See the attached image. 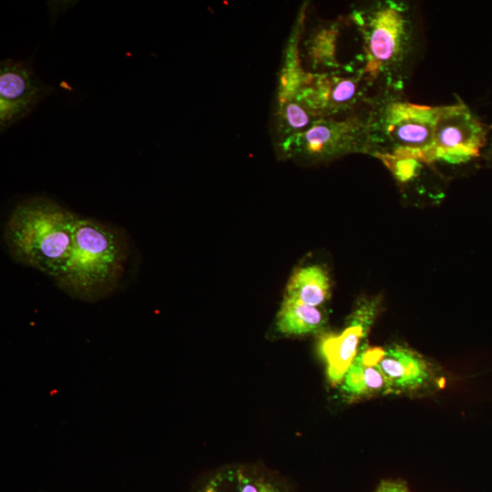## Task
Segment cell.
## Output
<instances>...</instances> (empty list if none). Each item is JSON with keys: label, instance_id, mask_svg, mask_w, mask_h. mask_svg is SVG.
<instances>
[{"label": "cell", "instance_id": "7a4b0ae2", "mask_svg": "<svg viewBox=\"0 0 492 492\" xmlns=\"http://www.w3.org/2000/svg\"><path fill=\"white\" fill-rule=\"evenodd\" d=\"M350 20L362 36L359 70L369 86L401 92L415 46V26L407 5L373 2L354 8Z\"/></svg>", "mask_w": 492, "mask_h": 492}, {"label": "cell", "instance_id": "3957f363", "mask_svg": "<svg viewBox=\"0 0 492 492\" xmlns=\"http://www.w3.org/2000/svg\"><path fill=\"white\" fill-rule=\"evenodd\" d=\"M129 256L130 246L123 231L78 216L69 263L54 280L55 284L71 298L99 301L119 287Z\"/></svg>", "mask_w": 492, "mask_h": 492}, {"label": "cell", "instance_id": "277c9868", "mask_svg": "<svg viewBox=\"0 0 492 492\" xmlns=\"http://www.w3.org/2000/svg\"><path fill=\"white\" fill-rule=\"evenodd\" d=\"M400 91H381L368 108L369 153L432 164L434 133L441 106L412 103Z\"/></svg>", "mask_w": 492, "mask_h": 492}, {"label": "cell", "instance_id": "2e32d148", "mask_svg": "<svg viewBox=\"0 0 492 492\" xmlns=\"http://www.w3.org/2000/svg\"><path fill=\"white\" fill-rule=\"evenodd\" d=\"M317 119L299 99L277 104L274 133L277 146L308 129Z\"/></svg>", "mask_w": 492, "mask_h": 492}, {"label": "cell", "instance_id": "8fae6325", "mask_svg": "<svg viewBox=\"0 0 492 492\" xmlns=\"http://www.w3.org/2000/svg\"><path fill=\"white\" fill-rule=\"evenodd\" d=\"M381 348L363 350L354 359L340 383L342 392L350 398L370 397L392 393L378 362L384 354Z\"/></svg>", "mask_w": 492, "mask_h": 492}, {"label": "cell", "instance_id": "5b68a950", "mask_svg": "<svg viewBox=\"0 0 492 492\" xmlns=\"http://www.w3.org/2000/svg\"><path fill=\"white\" fill-rule=\"evenodd\" d=\"M368 108L345 118H319L278 149L284 156L309 160L369 153Z\"/></svg>", "mask_w": 492, "mask_h": 492}, {"label": "cell", "instance_id": "7c38bea8", "mask_svg": "<svg viewBox=\"0 0 492 492\" xmlns=\"http://www.w3.org/2000/svg\"><path fill=\"white\" fill-rule=\"evenodd\" d=\"M205 492H290L272 474L248 466H233L217 475Z\"/></svg>", "mask_w": 492, "mask_h": 492}, {"label": "cell", "instance_id": "8992f818", "mask_svg": "<svg viewBox=\"0 0 492 492\" xmlns=\"http://www.w3.org/2000/svg\"><path fill=\"white\" fill-rule=\"evenodd\" d=\"M370 87L359 68L347 66L334 72L308 73L298 99L317 118H341L369 108Z\"/></svg>", "mask_w": 492, "mask_h": 492}, {"label": "cell", "instance_id": "ac0fdd59", "mask_svg": "<svg viewBox=\"0 0 492 492\" xmlns=\"http://www.w3.org/2000/svg\"><path fill=\"white\" fill-rule=\"evenodd\" d=\"M488 151H489V156H490V158L492 159V141H491V143H490L489 150H488Z\"/></svg>", "mask_w": 492, "mask_h": 492}, {"label": "cell", "instance_id": "6da1fadb", "mask_svg": "<svg viewBox=\"0 0 492 492\" xmlns=\"http://www.w3.org/2000/svg\"><path fill=\"white\" fill-rule=\"evenodd\" d=\"M79 215L46 197L20 202L4 228V241L17 263L51 277L61 276L72 255Z\"/></svg>", "mask_w": 492, "mask_h": 492}, {"label": "cell", "instance_id": "e0dca14e", "mask_svg": "<svg viewBox=\"0 0 492 492\" xmlns=\"http://www.w3.org/2000/svg\"><path fill=\"white\" fill-rule=\"evenodd\" d=\"M375 492H410L406 484L402 480H383Z\"/></svg>", "mask_w": 492, "mask_h": 492}, {"label": "cell", "instance_id": "4fadbf2b", "mask_svg": "<svg viewBox=\"0 0 492 492\" xmlns=\"http://www.w3.org/2000/svg\"><path fill=\"white\" fill-rule=\"evenodd\" d=\"M364 328L357 324L347 327L339 335L323 339L321 352L327 364V376L333 384H340L357 356Z\"/></svg>", "mask_w": 492, "mask_h": 492}, {"label": "cell", "instance_id": "9a60e30c", "mask_svg": "<svg viewBox=\"0 0 492 492\" xmlns=\"http://www.w3.org/2000/svg\"><path fill=\"white\" fill-rule=\"evenodd\" d=\"M324 323L322 312L292 298H286L278 315L279 330L287 334H304L318 331Z\"/></svg>", "mask_w": 492, "mask_h": 492}, {"label": "cell", "instance_id": "30bf717a", "mask_svg": "<svg viewBox=\"0 0 492 492\" xmlns=\"http://www.w3.org/2000/svg\"><path fill=\"white\" fill-rule=\"evenodd\" d=\"M378 365L392 393L417 390L426 385L432 378L426 362L415 352L401 346L384 350Z\"/></svg>", "mask_w": 492, "mask_h": 492}, {"label": "cell", "instance_id": "9c48e42d", "mask_svg": "<svg viewBox=\"0 0 492 492\" xmlns=\"http://www.w3.org/2000/svg\"><path fill=\"white\" fill-rule=\"evenodd\" d=\"M343 19L322 21L306 33L302 44L298 45L301 62L304 60L312 74L334 72L343 69L337 56L338 40ZM301 35V34H300ZM300 38V37H299Z\"/></svg>", "mask_w": 492, "mask_h": 492}, {"label": "cell", "instance_id": "5bb4252c", "mask_svg": "<svg viewBox=\"0 0 492 492\" xmlns=\"http://www.w3.org/2000/svg\"><path fill=\"white\" fill-rule=\"evenodd\" d=\"M329 290L325 272L318 266H308L299 269L292 275L288 284L287 297L316 307L328 298Z\"/></svg>", "mask_w": 492, "mask_h": 492}, {"label": "cell", "instance_id": "ba28073f", "mask_svg": "<svg viewBox=\"0 0 492 492\" xmlns=\"http://www.w3.org/2000/svg\"><path fill=\"white\" fill-rule=\"evenodd\" d=\"M54 88L44 83L32 59H5L0 65V127L4 131L28 116Z\"/></svg>", "mask_w": 492, "mask_h": 492}, {"label": "cell", "instance_id": "52a82bcc", "mask_svg": "<svg viewBox=\"0 0 492 492\" xmlns=\"http://www.w3.org/2000/svg\"><path fill=\"white\" fill-rule=\"evenodd\" d=\"M489 127L462 101L441 106L434 133L431 162L466 163L480 156Z\"/></svg>", "mask_w": 492, "mask_h": 492}]
</instances>
